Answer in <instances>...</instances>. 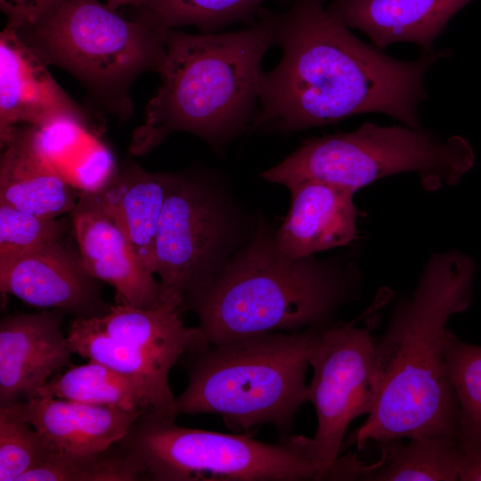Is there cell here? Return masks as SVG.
<instances>
[{
    "label": "cell",
    "instance_id": "1",
    "mask_svg": "<svg viewBox=\"0 0 481 481\" xmlns=\"http://www.w3.org/2000/svg\"><path fill=\"white\" fill-rule=\"evenodd\" d=\"M294 0L280 14L275 45L281 59L259 82L251 131L290 134L377 112L420 129L424 78L447 50L413 61L390 57L356 37L326 4Z\"/></svg>",
    "mask_w": 481,
    "mask_h": 481
},
{
    "label": "cell",
    "instance_id": "2",
    "mask_svg": "<svg viewBox=\"0 0 481 481\" xmlns=\"http://www.w3.org/2000/svg\"><path fill=\"white\" fill-rule=\"evenodd\" d=\"M474 260L459 251L433 255L412 296L394 310L375 340L377 397L350 436L358 450L370 441L456 436L459 406L445 360L447 322L472 299Z\"/></svg>",
    "mask_w": 481,
    "mask_h": 481
},
{
    "label": "cell",
    "instance_id": "3",
    "mask_svg": "<svg viewBox=\"0 0 481 481\" xmlns=\"http://www.w3.org/2000/svg\"><path fill=\"white\" fill-rule=\"evenodd\" d=\"M358 276L352 264L285 255L259 215L251 238L214 277L184 298L182 309L197 315L211 345L321 328L356 298Z\"/></svg>",
    "mask_w": 481,
    "mask_h": 481
},
{
    "label": "cell",
    "instance_id": "4",
    "mask_svg": "<svg viewBox=\"0 0 481 481\" xmlns=\"http://www.w3.org/2000/svg\"><path fill=\"white\" fill-rule=\"evenodd\" d=\"M279 20L280 14L265 12L237 31L169 29L161 84L133 133L130 152L145 155L175 132L219 148L249 129L258 107L262 60L275 45Z\"/></svg>",
    "mask_w": 481,
    "mask_h": 481
},
{
    "label": "cell",
    "instance_id": "5",
    "mask_svg": "<svg viewBox=\"0 0 481 481\" xmlns=\"http://www.w3.org/2000/svg\"><path fill=\"white\" fill-rule=\"evenodd\" d=\"M314 330L253 335L187 354L189 381L175 398V413L219 415L236 434L272 424L286 438L308 401Z\"/></svg>",
    "mask_w": 481,
    "mask_h": 481
},
{
    "label": "cell",
    "instance_id": "6",
    "mask_svg": "<svg viewBox=\"0 0 481 481\" xmlns=\"http://www.w3.org/2000/svg\"><path fill=\"white\" fill-rule=\"evenodd\" d=\"M17 30L48 65L71 74L126 120L130 87L145 72L159 73L169 29L143 11L129 20L99 0H64L37 25Z\"/></svg>",
    "mask_w": 481,
    "mask_h": 481
},
{
    "label": "cell",
    "instance_id": "7",
    "mask_svg": "<svg viewBox=\"0 0 481 481\" xmlns=\"http://www.w3.org/2000/svg\"><path fill=\"white\" fill-rule=\"evenodd\" d=\"M474 161L462 136L442 139L423 128L365 122L351 132L305 140L261 177L286 188L314 180L356 192L384 177L412 172L426 191H436L460 182Z\"/></svg>",
    "mask_w": 481,
    "mask_h": 481
},
{
    "label": "cell",
    "instance_id": "8",
    "mask_svg": "<svg viewBox=\"0 0 481 481\" xmlns=\"http://www.w3.org/2000/svg\"><path fill=\"white\" fill-rule=\"evenodd\" d=\"M118 444L143 462L154 481H319L328 472L289 436L273 444L248 434L178 426L175 418L143 412Z\"/></svg>",
    "mask_w": 481,
    "mask_h": 481
},
{
    "label": "cell",
    "instance_id": "9",
    "mask_svg": "<svg viewBox=\"0 0 481 481\" xmlns=\"http://www.w3.org/2000/svg\"><path fill=\"white\" fill-rule=\"evenodd\" d=\"M257 223L217 175L172 173L156 240L161 303L174 301L182 307L184 298L251 238Z\"/></svg>",
    "mask_w": 481,
    "mask_h": 481
},
{
    "label": "cell",
    "instance_id": "10",
    "mask_svg": "<svg viewBox=\"0 0 481 481\" xmlns=\"http://www.w3.org/2000/svg\"><path fill=\"white\" fill-rule=\"evenodd\" d=\"M372 322L364 327L332 322L315 328L308 360L314 375L308 401L316 412L313 437L292 436L306 458L331 480H357L362 463L356 454L339 456L351 422L369 415L377 397V366Z\"/></svg>",
    "mask_w": 481,
    "mask_h": 481
},
{
    "label": "cell",
    "instance_id": "11",
    "mask_svg": "<svg viewBox=\"0 0 481 481\" xmlns=\"http://www.w3.org/2000/svg\"><path fill=\"white\" fill-rule=\"evenodd\" d=\"M48 64L19 31L6 24L0 33V143L29 125L47 130L74 125L94 133L90 115L56 82Z\"/></svg>",
    "mask_w": 481,
    "mask_h": 481
},
{
    "label": "cell",
    "instance_id": "12",
    "mask_svg": "<svg viewBox=\"0 0 481 481\" xmlns=\"http://www.w3.org/2000/svg\"><path fill=\"white\" fill-rule=\"evenodd\" d=\"M97 279L85 270L79 254L60 240L0 265V290L42 309L75 318L101 317L111 306L102 299Z\"/></svg>",
    "mask_w": 481,
    "mask_h": 481
},
{
    "label": "cell",
    "instance_id": "13",
    "mask_svg": "<svg viewBox=\"0 0 481 481\" xmlns=\"http://www.w3.org/2000/svg\"><path fill=\"white\" fill-rule=\"evenodd\" d=\"M63 312L43 309L4 315L0 322V406L37 396L45 384L72 364L61 329Z\"/></svg>",
    "mask_w": 481,
    "mask_h": 481
},
{
    "label": "cell",
    "instance_id": "14",
    "mask_svg": "<svg viewBox=\"0 0 481 481\" xmlns=\"http://www.w3.org/2000/svg\"><path fill=\"white\" fill-rule=\"evenodd\" d=\"M71 214L83 266L89 275L115 289L116 304L137 308L159 305V281L142 268L113 218L81 191Z\"/></svg>",
    "mask_w": 481,
    "mask_h": 481
},
{
    "label": "cell",
    "instance_id": "15",
    "mask_svg": "<svg viewBox=\"0 0 481 481\" xmlns=\"http://www.w3.org/2000/svg\"><path fill=\"white\" fill-rule=\"evenodd\" d=\"M10 414L30 424L53 451L88 453L117 444L146 410L37 396L7 406Z\"/></svg>",
    "mask_w": 481,
    "mask_h": 481
},
{
    "label": "cell",
    "instance_id": "16",
    "mask_svg": "<svg viewBox=\"0 0 481 481\" xmlns=\"http://www.w3.org/2000/svg\"><path fill=\"white\" fill-rule=\"evenodd\" d=\"M1 148L0 203L42 216L72 213L79 192L51 159L40 129L18 126Z\"/></svg>",
    "mask_w": 481,
    "mask_h": 481
},
{
    "label": "cell",
    "instance_id": "17",
    "mask_svg": "<svg viewBox=\"0 0 481 481\" xmlns=\"http://www.w3.org/2000/svg\"><path fill=\"white\" fill-rule=\"evenodd\" d=\"M290 208L274 231L278 248L292 258L348 245L356 238L359 211L355 192L327 183L307 180L287 187Z\"/></svg>",
    "mask_w": 481,
    "mask_h": 481
},
{
    "label": "cell",
    "instance_id": "18",
    "mask_svg": "<svg viewBox=\"0 0 481 481\" xmlns=\"http://www.w3.org/2000/svg\"><path fill=\"white\" fill-rule=\"evenodd\" d=\"M172 173H151L135 163L113 169L86 192L118 224L140 265L155 274L156 240Z\"/></svg>",
    "mask_w": 481,
    "mask_h": 481
},
{
    "label": "cell",
    "instance_id": "19",
    "mask_svg": "<svg viewBox=\"0 0 481 481\" xmlns=\"http://www.w3.org/2000/svg\"><path fill=\"white\" fill-rule=\"evenodd\" d=\"M472 0H330L328 9L383 49L401 42L432 52L449 21Z\"/></svg>",
    "mask_w": 481,
    "mask_h": 481
},
{
    "label": "cell",
    "instance_id": "20",
    "mask_svg": "<svg viewBox=\"0 0 481 481\" xmlns=\"http://www.w3.org/2000/svg\"><path fill=\"white\" fill-rule=\"evenodd\" d=\"M181 312V305L174 301L151 308L116 304L98 321L110 335L170 371L182 356L209 345L199 326L184 325Z\"/></svg>",
    "mask_w": 481,
    "mask_h": 481
},
{
    "label": "cell",
    "instance_id": "21",
    "mask_svg": "<svg viewBox=\"0 0 481 481\" xmlns=\"http://www.w3.org/2000/svg\"><path fill=\"white\" fill-rule=\"evenodd\" d=\"M67 338L74 354L137 380L148 392L151 412L175 418V397L168 383L169 371L143 353L110 335L98 317L75 318Z\"/></svg>",
    "mask_w": 481,
    "mask_h": 481
},
{
    "label": "cell",
    "instance_id": "22",
    "mask_svg": "<svg viewBox=\"0 0 481 481\" xmlns=\"http://www.w3.org/2000/svg\"><path fill=\"white\" fill-rule=\"evenodd\" d=\"M379 466L367 481H458L461 451L456 436L393 439L379 444Z\"/></svg>",
    "mask_w": 481,
    "mask_h": 481
},
{
    "label": "cell",
    "instance_id": "23",
    "mask_svg": "<svg viewBox=\"0 0 481 481\" xmlns=\"http://www.w3.org/2000/svg\"><path fill=\"white\" fill-rule=\"evenodd\" d=\"M37 396L118 406L129 411L152 410L150 395L141 383L94 361L71 365L64 372L54 374Z\"/></svg>",
    "mask_w": 481,
    "mask_h": 481
},
{
    "label": "cell",
    "instance_id": "24",
    "mask_svg": "<svg viewBox=\"0 0 481 481\" xmlns=\"http://www.w3.org/2000/svg\"><path fill=\"white\" fill-rule=\"evenodd\" d=\"M144 472L141 460L117 443L88 453L53 451L20 481H135L144 477Z\"/></svg>",
    "mask_w": 481,
    "mask_h": 481
},
{
    "label": "cell",
    "instance_id": "25",
    "mask_svg": "<svg viewBox=\"0 0 481 481\" xmlns=\"http://www.w3.org/2000/svg\"><path fill=\"white\" fill-rule=\"evenodd\" d=\"M267 0H149L142 11L167 29L194 27L216 33L237 22L249 21Z\"/></svg>",
    "mask_w": 481,
    "mask_h": 481
},
{
    "label": "cell",
    "instance_id": "26",
    "mask_svg": "<svg viewBox=\"0 0 481 481\" xmlns=\"http://www.w3.org/2000/svg\"><path fill=\"white\" fill-rule=\"evenodd\" d=\"M446 368L459 406L456 436L481 437V346L460 339L447 330Z\"/></svg>",
    "mask_w": 481,
    "mask_h": 481
},
{
    "label": "cell",
    "instance_id": "27",
    "mask_svg": "<svg viewBox=\"0 0 481 481\" xmlns=\"http://www.w3.org/2000/svg\"><path fill=\"white\" fill-rule=\"evenodd\" d=\"M53 451L30 424L0 408V481H20Z\"/></svg>",
    "mask_w": 481,
    "mask_h": 481
},
{
    "label": "cell",
    "instance_id": "28",
    "mask_svg": "<svg viewBox=\"0 0 481 481\" xmlns=\"http://www.w3.org/2000/svg\"><path fill=\"white\" fill-rule=\"evenodd\" d=\"M63 224L0 203V265L50 242L60 240Z\"/></svg>",
    "mask_w": 481,
    "mask_h": 481
},
{
    "label": "cell",
    "instance_id": "29",
    "mask_svg": "<svg viewBox=\"0 0 481 481\" xmlns=\"http://www.w3.org/2000/svg\"><path fill=\"white\" fill-rule=\"evenodd\" d=\"M64 0H0L7 24L17 29L34 27L53 13Z\"/></svg>",
    "mask_w": 481,
    "mask_h": 481
},
{
    "label": "cell",
    "instance_id": "30",
    "mask_svg": "<svg viewBox=\"0 0 481 481\" xmlns=\"http://www.w3.org/2000/svg\"><path fill=\"white\" fill-rule=\"evenodd\" d=\"M460 445V481H481V437L456 436Z\"/></svg>",
    "mask_w": 481,
    "mask_h": 481
},
{
    "label": "cell",
    "instance_id": "31",
    "mask_svg": "<svg viewBox=\"0 0 481 481\" xmlns=\"http://www.w3.org/2000/svg\"><path fill=\"white\" fill-rule=\"evenodd\" d=\"M149 0H105V4L113 10H118L121 6L130 5L140 11L145 8Z\"/></svg>",
    "mask_w": 481,
    "mask_h": 481
}]
</instances>
